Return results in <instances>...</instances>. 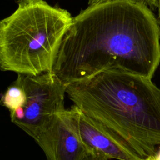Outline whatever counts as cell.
<instances>
[{"label":"cell","instance_id":"1","mask_svg":"<svg viewBox=\"0 0 160 160\" xmlns=\"http://www.w3.org/2000/svg\"><path fill=\"white\" fill-rule=\"evenodd\" d=\"M159 39L158 20L146 5L88 6L73 17L51 72L66 85L111 69L152 79L160 63Z\"/></svg>","mask_w":160,"mask_h":160},{"label":"cell","instance_id":"2","mask_svg":"<svg viewBox=\"0 0 160 160\" xmlns=\"http://www.w3.org/2000/svg\"><path fill=\"white\" fill-rule=\"evenodd\" d=\"M66 94L98 127L139 160L160 145V89L151 79L106 70L66 86Z\"/></svg>","mask_w":160,"mask_h":160},{"label":"cell","instance_id":"3","mask_svg":"<svg viewBox=\"0 0 160 160\" xmlns=\"http://www.w3.org/2000/svg\"><path fill=\"white\" fill-rule=\"evenodd\" d=\"M0 22V68L37 75L51 71L59 44L73 17L44 0H18Z\"/></svg>","mask_w":160,"mask_h":160},{"label":"cell","instance_id":"4","mask_svg":"<svg viewBox=\"0 0 160 160\" xmlns=\"http://www.w3.org/2000/svg\"><path fill=\"white\" fill-rule=\"evenodd\" d=\"M26 93L23 105L11 112L15 124L36 140L54 116L64 111L66 86L52 72L37 75L18 74Z\"/></svg>","mask_w":160,"mask_h":160},{"label":"cell","instance_id":"5","mask_svg":"<svg viewBox=\"0 0 160 160\" xmlns=\"http://www.w3.org/2000/svg\"><path fill=\"white\" fill-rule=\"evenodd\" d=\"M35 141L48 160H83L89 154L74 129L68 109L58 113Z\"/></svg>","mask_w":160,"mask_h":160},{"label":"cell","instance_id":"6","mask_svg":"<svg viewBox=\"0 0 160 160\" xmlns=\"http://www.w3.org/2000/svg\"><path fill=\"white\" fill-rule=\"evenodd\" d=\"M68 111L74 129L88 153L108 159L139 160L102 131L76 106L73 104Z\"/></svg>","mask_w":160,"mask_h":160},{"label":"cell","instance_id":"7","mask_svg":"<svg viewBox=\"0 0 160 160\" xmlns=\"http://www.w3.org/2000/svg\"><path fill=\"white\" fill-rule=\"evenodd\" d=\"M26 100V93L20 79H17L1 96V102L9 112L22 106Z\"/></svg>","mask_w":160,"mask_h":160},{"label":"cell","instance_id":"8","mask_svg":"<svg viewBox=\"0 0 160 160\" xmlns=\"http://www.w3.org/2000/svg\"><path fill=\"white\" fill-rule=\"evenodd\" d=\"M116 1H132L140 4H142L146 5L148 8H149L151 10L156 9L159 6V0H88V6L98 4L104 2H112Z\"/></svg>","mask_w":160,"mask_h":160},{"label":"cell","instance_id":"9","mask_svg":"<svg viewBox=\"0 0 160 160\" xmlns=\"http://www.w3.org/2000/svg\"><path fill=\"white\" fill-rule=\"evenodd\" d=\"M83 160H108V159L99 154L89 153Z\"/></svg>","mask_w":160,"mask_h":160},{"label":"cell","instance_id":"10","mask_svg":"<svg viewBox=\"0 0 160 160\" xmlns=\"http://www.w3.org/2000/svg\"><path fill=\"white\" fill-rule=\"evenodd\" d=\"M154 156L156 160H160V147L159 148L158 150L156 151V152Z\"/></svg>","mask_w":160,"mask_h":160},{"label":"cell","instance_id":"11","mask_svg":"<svg viewBox=\"0 0 160 160\" xmlns=\"http://www.w3.org/2000/svg\"><path fill=\"white\" fill-rule=\"evenodd\" d=\"M145 160H156V159H155V158H154V156H151V157L148 158V159H145Z\"/></svg>","mask_w":160,"mask_h":160}]
</instances>
